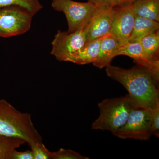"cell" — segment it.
Wrapping results in <instances>:
<instances>
[{"mask_svg": "<svg viewBox=\"0 0 159 159\" xmlns=\"http://www.w3.org/2000/svg\"><path fill=\"white\" fill-rule=\"evenodd\" d=\"M106 73L124 87L138 107L151 109L159 104L158 81L147 69L138 64L128 69L110 65Z\"/></svg>", "mask_w": 159, "mask_h": 159, "instance_id": "obj_1", "label": "cell"}, {"mask_svg": "<svg viewBox=\"0 0 159 159\" xmlns=\"http://www.w3.org/2000/svg\"><path fill=\"white\" fill-rule=\"evenodd\" d=\"M0 134L25 140L29 146L42 143V138L34 127L31 115L23 113L5 99H0Z\"/></svg>", "mask_w": 159, "mask_h": 159, "instance_id": "obj_2", "label": "cell"}, {"mask_svg": "<svg viewBox=\"0 0 159 159\" xmlns=\"http://www.w3.org/2000/svg\"><path fill=\"white\" fill-rule=\"evenodd\" d=\"M98 105L99 115L92 123V129L108 131L113 134L125 124L132 111L139 107L128 94L103 99Z\"/></svg>", "mask_w": 159, "mask_h": 159, "instance_id": "obj_3", "label": "cell"}, {"mask_svg": "<svg viewBox=\"0 0 159 159\" xmlns=\"http://www.w3.org/2000/svg\"><path fill=\"white\" fill-rule=\"evenodd\" d=\"M113 135L123 139L147 141L150 139L153 136L151 110L143 107L134 109L125 124Z\"/></svg>", "mask_w": 159, "mask_h": 159, "instance_id": "obj_4", "label": "cell"}, {"mask_svg": "<svg viewBox=\"0 0 159 159\" xmlns=\"http://www.w3.org/2000/svg\"><path fill=\"white\" fill-rule=\"evenodd\" d=\"M51 6L65 15L69 33L84 29L96 9L89 2H79L73 0H52Z\"/></svg>", "mask_w": 159, "mask_h": 159, "instance_id": "obj_5", "label": "cell"}, {"mask_svg": "<svg viewBox=\"0 0 159 159\" xmlns=\"http://www.w3.org/2000/svg\"><path fill=\"white\" fill-rule=\"evenodd\" d=\"M33 16L26 9L17 6L0 9V37L9 38L21 35L31 27Z\"/></svg>", "mask_w": 159, "mask_h": 159, "instance_id": "obj_6", "label": "cell"}, {"mask_svg": "<svg viewBox=\"0 0 159 159\" xmlns=\"http://www.w3.org/2000/svg\"><path fill=\"white\" fill-rule=\"evenodd\" d=\"M84 29L69 33L58 31L51 42V54L59 61H68L86 43Z\"/></svg>", "mask_w": 159, "mask_h": 159, "instance_id": "obj_7", "label": "cell"}, {"mask_svg": "<svg viewBox=\"0 0 159 159\" xmlns=\"http://www.w3.org/2000/svg\"><path fill=\"white\" fill-rule=\"evenodd\" d=\"M135 18L130 5L116 6L113 9L110 34L122 46L129 42Z\"/></svg>", "mask_w": 159, "mask_h": 159, "instance_id": "obj_8", "label": "cell"}, {"mask_svg": "<svg viewBox=\"0 0 159 159\" xmlns=\"http://www.w3.org/2000/svg\"><path fill=\"white\" fill-rule=\"evenodd\" d=\"M112 9L97 8L84 30L87 42L110 34Z\"/></svg>", "mask_w": 159, "mask_h": 159, "instance_id": "obj_9", "label": "cell"}, {"mask_svg": "<svg viewBox=\"0 0 159 159\" xmlns=\"http://www.w3.org/2000/svg\"><path fill=\"white\" fill-rule=\"evenodd\" d=\"M126 55L134 60L137 64L148 70L157 80L159 78V60L147 54L140 42L128 43L120 48L118 55Z\"/></svg>", "mask_w": 159, "mask_h": 159, "instance_id": "obj_10", "label": "cell"}, {"mask_svg": "<svg viewBox=\"0 0 159 159\" xmlns=\"http://www.w3.org/2000/svg\"><path fill=\"white\" fill-rule=\"evenodd\" d=\"M122 46L111 34L104 36L100 44L98 57L93 65L101 69L110 65L114 57L118 56L119 49Z\"/></svg>", "mask_w": 159, "mask_h": 159, "instance_id": "obj_11", "label": "cell"}, {"mask_svg": "<svg viewBox=\"0 0 159 159\" xmlns=\"http://www.w3.org/2000/svg\"><path fill=\"white\" fill-rule=\"evenodd\" d=\"M103 37L86 43L78 52L70 57L69 62L78 65L93 63L99 54L100 44Z\"/></svg>", "mask_w": 159, "mask_h": 159, "instance_id": "obj_12", "label": "cell"}, {"mask_svg": "<svg viewBox=\"0 0 159 159\" xmlns=\"http://www.w3.org/2000/svg\"><path fill=\"white\" fill-rule=\"evenodd\" d=\"M159 29L158 22L145 18L135 16L133 29L129 42H140L143 38L158 31Z\"/></svg>", "mask_w": 159, "mask_h": 159, "instance_id": "obj_13", "label": "cell"}, {"mask_svg": "<svg viewBox=\"0 0 159 159\" xmlns=\"http://www.w3.org/2000/svg\"><path fill=\"white\" fill-rule=\"evenodd\" d=\"M130 6L135 16L159 22V0H136Z\"/></svg>", "mask_w": 159, "mask_h": 159, "instance_id": "obj_14", "label": "cell"}, {"mask_svg": "<svg viewBox=\"0 0 159 159\" xmlns=\"http://www.w3.org/2000/svg\"><path fill=\"white\" fill-rule=\"evenodd\" d=\"M25 143L20 138L7 137L0 134V159H11L13 151Z\"/></svg>", "mask_w": 159, "mask_h": 159, "instance_id": "obj_15", "label": "cell"}, {"mask_svg": "<svg viewBox=\"0 0 159 159\" xmlns=\"http://www.w3.org/2000/svg\"><path fill=\"white\" fill-rule=\"evenodd\" d=\"M10 6L22 8L33 16L43 8L39 0H0V9Z\"/></svg>", "mask_w": 159, "mask_h": 159, "instance_id": "obj_16", "label": "cell"}, {"mask_svg": "<svg viewBox=\"0 0 159 159\" xmlns=\"http://www.w3.org/2000/svg\"><path fill=\"white\" fill-rule=\"evenodd\" d=\"M144 51L152 57L159 60V31L146 35L140 42Z\"/></svg>", "mask_w": 159, "mask_h": 159, "instance_id": "obj_17", "label": "cell"}, {"mask_svg": "<svg viewBox=\"0 0 159 159\" xmlns=\"http://www.w3.org/2000/svg\"><path fill=\"white\" fill-rule=\"evenodd\" d=\"M50 159H89L75 151L61 148L57 152L50 151Z\"/></svg>", "mask_w": 159, "mask_h": 159, "instance_id": "obj_18", "label": "cell"}, {"mask_svg": "<svg viewBox=\"0 0 159 159\" xmlns=\"http://www.w3.org/2000/svg\"><path fill=\"white\" fill-rule=\"evenodd\" d=\"M30 147L34 155V159H50V151L43 142L33 144Z\"/></svg>", "mask_w": 159, "mask_h": 159, "instance_id": "obj_19", "label": "cell"}, {"mask_svg": "<svg viewBox=\"0 0 159 159\" xmlns=\"http://www.w3.org/2000/svg\"><path fill=\"white\" fill-rule=\"evenodd\" d=\"M152 116V135L159 138V104L151 109Z\"/></svg>", "mask_w": 159, "mask_h": 159, "instance_id": "obj_20", "label": "cell"}, {"mask_svg": "<svg viewBox=\"0 0 159 159\" xmlns=\"http://www.w3.org/2000/svg\"><path fill=\"white\" fill-rule=\"evenodd\" d=\"M119 0H88L97 8L113 9L117 6Z\"/></svg>", "mask_w": 159, "mask_h": 159, "instance_id": "obj_21", "label": "cell"}, {"mask_svg": "<svg viewBox=\"0 0 159 159\" xmlns=\"http://www.w3.org/2000/svg\"><path fill=\"white\" fill-rule=\"evenodd\" d=\"M11 159H34V157L31 150L19 152L15 149L11 154Z\"/></svg>", "mask_w": 159, "mask_h": 159, "instance_id": "obj_22", "label": "cell"}, {"mask_svg": "<svg viewBox=\"0 0 159 159\" xmlns=\"http://www.w3.org/2000/svg\"><path fill=\"white\" fill-rule=\"evenodd\" d=\"M136 0H119L117 6H129Z\"/></svg>", "mask_w": 159, "mask_h": 159, "instance_id": "obj_23", "label": "cell"}]
</instances>
